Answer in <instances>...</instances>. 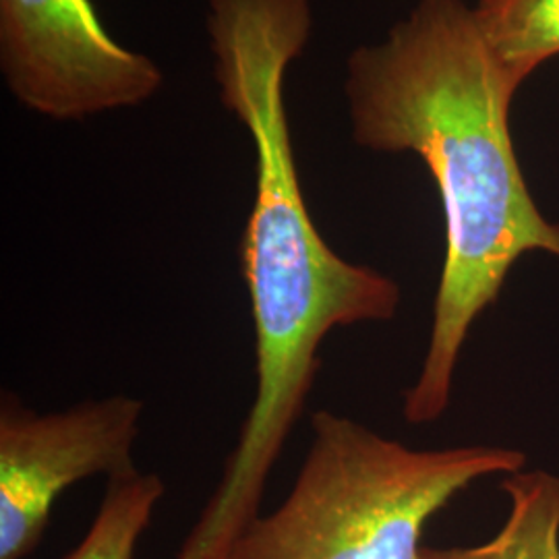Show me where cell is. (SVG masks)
I'll return each mask as SVG.
<instances>
[{
  "mask_svg": "<svg viewBox=\"0 0 559 559\" xmlns=\"http://www.w3.org/2000/svg\"><path fill=\"white\" fill-rule=\"evenodd\" d=\"M344 94L353 140L371 152L417 154L440 191L445 260L419 378L404 419L445 413L460 353L512 265L531 251L559 260V222L533 200L510 135L516 87L464 0H419L390 34L353 50Z\"/></svg>",
  "mask_w": 559,
  "mask_h": 559,
  "instance_id": "obj_1",
  "label": "cell"
},
{
  "mask_svg": "<svg viewBox=\"0 0 559 559\" xmlns=\"http://www.w3.org/2000/svg\"><path fill=\"white\" fill-rule=\"evenodd\" d=\"M307 44L302 27L272 13L224 21L210 38L221 102L255 150V200L240 240V267L255 325L258 388L221 485L177 559L228 558L260 516L267 477L320 371L323 340L338 328L399 313V284L338 255L302 195L284 85Z\"/></svg>",
  "mask_w": 559,
  "mask_h": 559,
  "instance_id": "obj_2",
  "label": "cell"
},
{
  "mask_svg": "<svg viewBox=\"0 0 559 559\" xmlns=\"http://www.w3.org/2000/svg\"><path fill=\"white\" fill-rule=\"evenodd\" d=\"M311 429L290 493L226 559H419L427 522L460 491L526 466L514 448L415 450L330 411Z\"/></svg>",
  "mask_w": 559,
  "mask_h": 559,
  "instance_id": "obj_3",
  "label": "cell"
},
{
  "mask_svg": "<svg viewBox=\"0 0 559 559\" xmlns=\"http://www.w3.org/2000/svg\"><path fill=\"white\" fill-rule=\"evenodd\" d=\"M0 73L23 108L52 120L138 108L164 85L160 64L115 40L92 0H0Z\"/></svg>",
  "mask_w": 559,
  "mask_h": 559,
  "instance_id": "obj_4",
  "label": "cell"
},
{
  "mask_svg": "<svg viewBox=\"0 0 559 559\" xmlns=\"http://www.w3.org/2000/svg\"><path fill=\"white\" fill-rule=\"evenodd\" d=\"M143 400H85L36 413L13 394L0 402V559H25L40 545L60 496L81 480L138 471Z\"/></svg>",
  "mask_w": 559,
  "mask_h": 559,
  "instance_id": "obj_5",
  "label": "cell"
},
{
  "mask_svg": "<svg viewBox=\"0 0 559 559\" xmlns=\"http://www.w3.org/2000/svg\"><path fill=\"white\" fill-rule=\"evenodd\" d=\"M510 510L500 531L473 547H429L419 559H559V477L519 471L501 480Z\"/></svg>",
  "mask_w": 559,
  "mask_h": 559,
  "instance_id": "obj_6",
  "label": "cell"
},
{
  "mask_svg": "<svg viewBox=\"0 0 559 559\" xmlns=\"http://www.w3.org/2000/svg\"><path fill=\"white\" fill-rule=\"evenodd\" d=\"M475 20L516 90L539 64L559 55V0H479Z\"/></svg>",
  "mask_w": 559,
  "mask_h": 559,
  "instance_id": "obj_7",
  "label": "cell"
},
{
  "mask_svg": "<svg viewBox=\"0 0 559 559\" xmlns=\"http://www.w3.org/2000/svg\"><path fill=\"white\" fill-rule=\"evenodd\" d=\"M164 480L154 473H124L108 479L90 531L62 559H133L143 533L164 498Z\"/></svg>",
  "mask_w": 559,
  "mask_h": 559,
  "instance_id": "obj_8",
  "label": "cell"
}]
</instances>
